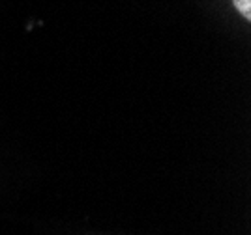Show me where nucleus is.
<instances>
[{
  "instance_id": "f257e3e1",
  "label": "nucleus",
  "mask_w": 251,
  "mask_h": 235,
  "mask_svg": "<svg viewBox=\"0 0 251 235\" xmlns=\"http://www.w3.org/2000/svg\"><path fill=\"white\" fill-rule=\"evenodd\" d=\"M232 2L246 19H251V0H232Z\"/></svg>"
}]
</instances>
